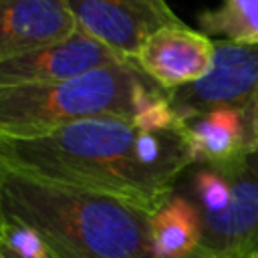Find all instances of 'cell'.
Wrapping results in <instances>:
<instances>
[{"instance_id": "6da1fadb", "label": "cell", "mask_w": 258, "mask_h": 258, "mask_svg": "<svg viewBox=\"0 0 258 258\" xmlns=\"http://www.w3.org/2000/svg\"><path fill=\"white\" fill-rule=\"evenodd\" d=\"M0 159L22 173L103 194L153 214L194 163L183 125L147 131L127 117H95L30 139L0 137Z\"/></svg>"}, {"instance_id": "7a4b0ae2", "label": "cell", "mask_w": 258, "mask_h": 258, "mask_svg": "<svg viewBox=\"0 0 258 258\" xmlns=\"http://www.w3.org/2000/svg\"><path fill=\"white\" fill-rule=\"evenodd\" d=\"M2 212L38 232L50 258H153L151 214L2 163Z\"/></svg>"}, {"instance_id": "3957f363", "label": "cell", "mask_w": 258, "mask_h": 258, "mask_svg": "<svg viewBox=\"0 0 258 258\" xmlns=\"http://www.w3.org/2000/svg\"><path fill=\"white\" fill-rule=\"evenodd\" d=\"M165 93L133 60L85 75L26 87L0 89V137L30 139L95 117H127Z\"/></svg>"}, {"instance_id": "277c9868", "label": "cell", "mask_w": 258, "mask_h": 258, "mask_svg": "<svg viewBox=\"0 0 258 258\" xmlns=\"http://www.w3.org/2000/svg\"><path fill=\"white\" fill-rule=\"evenodd\" d=\"M258 95V44L214 40L212 69L198 81L169 91L181 121L220 107L246 109Z\"/></svg>"}, {"instance_id": "5b68a950", "label": "cell", "mask_w": 258, "mask_h": 258, "mask_svg": "<svg viewBox=\"0 0 258 258\" xmlns=\"http://www.w3.org/2000/svg\"><path fill=\"white\" fill-rule=\"evenodd\" d=\"M69 8L79 30L125 60L159 28L183 24L165 0H69Z\"/></svg>"}, {"instance_id": "8992f818", "label": "cell", "mask_w": 258, "mask_h": 258, "mask_svg": "<svg viewBox=\"0 0 258 258\" xmlns=\"http://www.w3.org/2000/svg\"><path fill=\"white\" fill-rule=\"evenodd\" d=\"M230 181L228 206L202 218V248L228 254H258V145L220 163Z\"/></svg>"}, {"instance_id": "52a82bcc", "label": "cell", "mask_w": 258, "mask_h": 258, "mask_svg": "<svg viewBox=\"0 0 258 258\" xmlns=\"http://www.w3.org/2000/svg\"><path fill=\"white\" fill-rule=\"evenodd\" d=\"M123 60L109 46L77 28L58 42L0 60V89L56 83Z\"/></svg>"}, {"instance_id": "ba28073f", "label": "cell", "mask_w": 258, "mask_h": 258, "mask_svg": "<svg viewBox=\"0 0 258 258\" xmlns=\"http://www.w3.org/2000/svg\"><path fill=\"white\" fill-rule=\"evenodd\" d=\"M165 91H175L202 79L214 62V40L185 24L153 32L133 60Z\"/></svg>"}, {"instance_id": "9c48e42d", "label": "cell", "mask_w": 258, "mask_h": 258, "mask_svg": "<svg viewBox=\"0 0 258 258\" xmlns=\"http://www.w3.org/2000/svg\"><path fill=\"white\" fill-rule=\"evenodd\" d=\"M75 30L69 0H0V60L58 42Z\"/></svg>"}, {"instance_id": "30bf717a", "label": "cell", "mask_w": 258, "mask_h": 258, "mask_svg": "<svg viewBox=\"0 0 258 258\" xmlns=\"http://www.w3.org/2000/svg\"><path fill=\"white\" fill-rule=\"evenodd\" d=\"M183 135L194 163H222L244 151L248 127L242 109L220 107L183 121Z\"/></svg>"}, {"instance_id": "8fae6325", "label": "cell", "mask_w": 258, "mask_h": 258, "mask_svg": "<svg viewBox=\"0 0 258 258\" xmlns=\"http://www.w3.org/2000/svg\"><path fill=\"white\" fill-rule=\"evenodd\" d=\"M202 246V216L191 198L173 191L149 218L153 258H185Z\"/></svg>"}, {"instance_id": "7c38bea8", "label": "cell", "mask_w": 258, "mask_h": 258, "mask_svg": "<svg viewBox=\"0 0 258 258\" xmlns=\"http://www.w3.org/2000/svg\"><path fill=\"white\" fill-rule=\"evenodd\" d=\"M204 34L234 44H258V0H224L198 16Z\"/></svg>"}, {"instance_id": "4fadbf2b", "label": "cell", "mask_w": 258, "mask_h": 258, "mask_svg": "<svg viewBox=\"0 0 258 258\" xmlns=\"http://www.w3.org/2000/svg\"><path fill=\"white\" fill-rule=\"evenodd\" d=\"M0 256L2 258H50L44 240L28 224L4 216L0 226Z\"/></svg>"}, {"instance_id": "5bb4252c", "label": "cell", "mask_w": 258, "mask_h": 258, "mask_svg": "<svg viewBox=\"0 0 258 258\" xmlns=\"http://www.w3.org/2000/svg\"><path fill=\"white\" fill-rule=\"evenodd\" d=\"M242 111H244L246 127H248V145H250V147H256V145H258V95H256V99H254L246 109H242Z\"/></svg>"}, {"instance_id": "9a60e30c", "label": "cell", "mask_w": 258, "mask_h": 258, "mask_svg": "<svg viewBox=\"0 0 258 258\" xmlns=\"http://www.w3.org/2000/svg\"><path fill=\"white\" fill-rule=\"evenodd\" d=\"M258 254H252V256H228V254H216V252H210V250H206V248H198L194 254H189V256H185V258H256Z\"/></svg>"}, {"instance_id": "2e32d148", "label": "cell", "mask_w": 258, "mask_h": 258, "mask_svg": "<svg viewBox=\"0 0 258 258\" xmlns=\"http://www.w3.org/2000/svg\"><path fill=\"white\" fill-rule=\"evenodd\" d=\"M0 181H2V159H0ZM4 220V212H2V194H0V226Z\"/></svg>"}, {"instance_id": "e0dca14e", "label": "cell", "mask_w": 258, "mask_h": 258, "mask_svg": "<svg viewBox=\"0 0 258 258\" xmlns=\"http://www.w3.org/2000/svg\"><path fill=\"white\" fill-rule=\"evenodd\" d=\"M0 258H2V256H0Z\"/></svg>"}, {"instance_id": "ac0fdd59", "label": "cell", "mask_w": 258, "mask_h": 258, "mask_svg": "<svg viewBox=\"0 0 258 258\" xmlns=\"http://www.w3.org/2000/svg\"><path fill=\"white\" fill-rule=\"evenodd\" d=\"M256 258H258V256H256Z\"/></svg>"}]
</instances>
